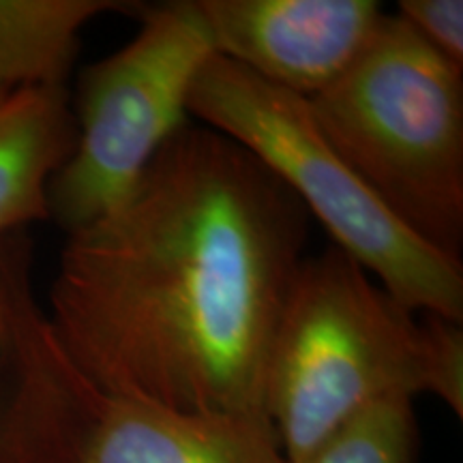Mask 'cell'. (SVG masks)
<instances>
[{"label":"cell","mask_w":463,"mask_h":463,"mask_svg":"<svg viewBox=\"0 0 463 463\" xmlns=\"http://www.w3.org/2000/svg\"><path fill=\"white\" fill-rule=\"evenodd\" d=\"M307 232L262 161L189 120L123 202L67 234L52 326L101 395L269 420L270 350Z\"/></svg>","instance_id":"obj_1"},{"label":"cell","mask_w":463,"mask_h":463,"mask_svg":"<svg viewBox=\"0 0 463 463\" xmlns=\"http://www.w3.org/2000/svg\"><path fill=\"white\" fill-rule=\"evenodd\" d=\"M433 395L463 416L461 322L419 314L335 245L307 256L269 363V420L297 463L373 405Z\"/></svg>","instance_id":"obj_2"},{"label":"cell","mask_w":463,"mask_h":463,"mask_svg":"<svg viewBox=\"0 0 463 463\" xmlns=\"http://www.w3.org/2000/svg\"><path fill=\"white\" fill-rule=\"evenodd\" d=\"M322 136L380 204L444 256L463 249V71L395 14L309 99Z\"/></svg>","instance_id":"obj_3"},{"label":"cell","mask_w":463,"mask_h":463,"mask_svg":"<svg viewBox=\"0 0 463 463\" xmlns=\"http://www.w3.org/2000/svg\"><path fill=\"white\" fill-rule=\"evenodd\" d=\"M189 116L262 161L307 215L399 303L463 322V264L416 239L322 136L309 101L213 54L195 75Z\"/></svg>","instance_id":"obj_4"},{"label":"cell","mask_w":463,"mask_h":463,"mask_svg":"<svg viewBox=\"0 0 463 463\" xmlns=\"http://www.w3.org/2000/svg\"><path fill=\"white\" fill-rule=\"evenodd\" d=\"M129 43L80 73L75 144L52 178L48 215L65 234L123 202L150 161L189 123V92L215 52L195 0L140 9Z\"/></svg>","instance_id":"obj_5"},{"label":"cell","mask_w":463,"mask_h":463,"mask_svg":"<svg viewBox=\"0 0 463 463\" xmlns=\"http://www.w3.org/2000/svg\"><path fill=\"white\" fill-rule=\"evenodd\" d=\"M103 395L34 294L28 230L0 236V463H73Z\"/></svg>","instance_id":"obj_6"},{"label":"cell","mask_w":463,"mask_h":463,"mask_svg":"<svg viewBox=\"0 0 463 463\" xmlns=\"http://www.w3.org/2000/svg\"><path fill=\"white\" fill-rule=\"evenodd\" d=\"M219 56L314 99L367 52L389 11L373 0H195Z\"/></svg>","instance_id":"obj_7"},{"label":"cell","mask_w":463,"mask_h":463,"mask_svg":"<svg viewBox=\"0 0 463 463\" xmlns=\"http://www.w3.org/2000/svg\"><path fill=\"white\" fill-rule=\"evenodd\" d=\"M73 463H288L269 420L103 395Z\"/></svg>","instance_id":"obj_8"},{"label":"cell","mask_w":463,"mask_h":463,"mask_svg":"<svg viewBox=\"0 0 463 463\" xmlns=\"http://www.w3.org/2000/svg\"><path fill=\"white\" fill-rule=\"evenodd\" d=\"M73 144L67 89L0 86V236L50 219V183Z\"/></svg>","instance_id":"obj_9"},{"label":"cell","mask_w":463,"mask_h":463,"mask_svg":"<svg viewBox=\"0 0 463 463\" xmlns=\"http://www.w3.org/2000/svg\"><path fill=\"white\" fill-rule=\"evenodd\" d=\"M131 7L114 0H0V86L67 89L82 28Z\"/></svg>","instance_id":"obj_10"},{"label":"cell","mask_w":463,"mask_h":463,"mask_svg":"<svg viewBox=\"0 0 463 463\" xmlns=\"http://www.w3.org/2000/svg\"><path fill=\"white\" fill-rule=\"evenodd\" d=\"M419 422L408 399L373 405L297 463H416Z\"/></svg>","instance_id":"obj_11"},{"label":"cell","mask_w":463,"mask_h":463,"mask_svg":"<svg viewBox=\"0 0 463 463\" xmlns=\"http://www.w3.org/2000/svg\"><path fill=\"white\" fill-rule=\"evenodd\" d=\"M403 20L425 45L463 71V3L461 0H402Z\"/></svg>","instance_id":"obj_12"}]
</instances>
